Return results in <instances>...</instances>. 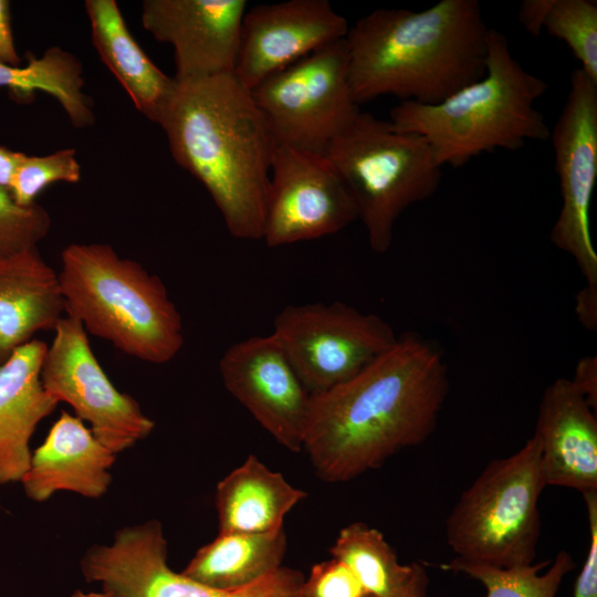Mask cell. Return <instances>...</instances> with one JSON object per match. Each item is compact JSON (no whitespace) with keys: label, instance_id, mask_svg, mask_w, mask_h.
<instances>
[{"label":"cell","instance_id":"6da1fadb","mask_svg":"<svg viewBox=\"0 0 597 597\" xmlns=\"http://www.w3.org/2000/svg\"><path fill=\"white\" fill-rule=\"evenodd\" d=\"M448 390L440 348L406 332L353 378L312 395L303 450L323 481L355 479L425 442Z\"/></svg>","mask_w":597,"mask_h":597},{"label":"cell","instance_id":"7a4b0ae2","mask_svg":"<svg viewBox=\"0 0 597 597\" xmlns=\"http://www.w3.org/2000/svg\"><path fill=\"white\" fill-rule=\"evenodd\" d=\"M157 124L175 161L195 176L230 234L260 240L275 140L233 73L177 81Z\"/></svg>","mask_w":597,"mask_h":597},{"label":"cell","instance_id":"3957f363","mask_svg":"<svg viewBox=\"0 0 597 597\" xmlns=\"http://www.w3.org/2000/svg\"><path fill=\"white\" fill-rule=\"evenodd\" d=\"M489 29L478 0L366 14L345 36L356 104L384 95L423 105L442 102L484 75Z\"/></svg>","mask_w":597,"mask_h":597},{"label":"cell","instance_id":"277c9868","mask_svg":"<svg viewBox=\"0 0 597 597\" xmlns=\"http://www.w3.org/2000/svg\"><path fill=\"white\" fill-rule=\"evenodd\" d=\"M484 75L440 103L402 101L389 121L400 130L422 136L437 164L462 167L495 149L516 150L528 140L549 138L535 102L547 83L526 71L513 56L507 38L489 29Z\"/></svg>","mask_w":597,"mask_h":597},{"label":"cell","instance_id":"5b68a950","mask_svg":"<svg viewBox=\"0 0 597 597\" xmlns=\"http://www.w3.org/2000/svg\"><path fill=\"white\" fill-rule=\"evenodd\" d=\"M66 316L118 350L151 364L184 345L181 314L163 281L105 243H73L57 272Z\"/></svg>","mask_w":597,"mask_h":597},{"label":"cell","instance_id":"8992f818","mask_svg":"<svg viewBox=\"0 0 597 597\" xmlns=\"http://www.w3.org/2000/svg\"><path fill=\"white\" fill-rule=\"evenodd\" d=\"M324 155L346 186L369 247L378 254L391 247L401 213L433 196L441 181V167L422 136L363 111Z\"/></svg>","mask_w":597,"mask_h":597},{"label":"cell","instance_id":"52a82bcc","mask_svg":"<svg viewBox=\"0 0 597 597\" xmlns=\"http://www.w3.org/2000/svg\"><path fill=\"white\" fill-rule=\"evenodd\" d=\"M545 486L541 448L532 436L515 453L490 461L461 493L447 519L450 548L457 557L502 568L532 564Z\"/></svg>","mask_w":597,"mask_h":597},{"label":"cell","instance_id":"ba28073f","mask_svg":"<svg viewBox=\"0 0 597 597\" xmlns=\"http://www.w3.org/2000/svg\"><path fill=\"white\" fill-rule=\"evenodd\" d=\"M275 143L324 154L359 113L344 39L333 41L251 90Z\"/></svg>","mask_w":597,"mask_h":597},{"label":"cell","instance_id":"9c48e42d","mask_svg":"<svg viewBox=\"0 0 597 597\" xmlns=\"http://www.w3.org/2000/svg\"><path fill=\"white\" fill-rule=\"evenodd\" d=\"M272 333L311 395L353 378L398 338L380 316L342 302L287 305Z\"/></svg>","mask_w":597,"mask_h":597},{"label":"cell","instance_id":"30bf717a","mask_svg":"<svg viewBox=\"0 0 597 597\" xmlns=\"http://www.w3.org/2000/svg\"><path fill=\"white\" fill-rule=\"evenodd\" d=\"M80 565L85 580L98 583L111 597H294L304 580L302 572L281 566L239 589L200 584L170 569L157 520L117 530L111 544L90 547Z\"/></svg>","mask_w":597,"mask_h":597},{"label":"cell","instance_id":"8fae6325","mask_svg":"<svg viewBox=\"0 0 597 597\" xmlns=\"http://www.w3.org/2000/svg\"><path fill=\"white\" fill-rule=\"evenodd\" d=\"M41 381L57 402H66L76 417L90 423L96 439L116 454L155 428L139 404L113 385L91 348L87 332L75 318L64 316L54 328L42 360Z\"/></svg>","mask_w":597,"mask_h":597},{"label":"cell","instance_id":"7c38bea8","mask_svg":"<svg viewBox=\"0 0 597 597\" xmlns=\"http://www.w3.org/2000/svg\"><path fill=\"white\" fill-rule=\"evenodd\" d=\"M549 138L555 157L562 207L551 241L569 254L597 293V253L589 209L597 180V83L579 67L570 75V87Z\"/></svg>","mask_w":597,"mask_h":597},{"label":"cell","instance_id":"4fadbf2b","mask_svg":"<svg viewBox=\"0 0 597 597\" xmlns=\"http://www.w3.org/2000/svg\"><path fill=\"white\" fill-rule=\"evenodd\" d=\"M356 220L355 203L324 154L275 143L262 233L268 247L334 234Z\"/></svg>","mask_w":597,"mask_h":597},{"label":"cell","instance_id":"5bb4252c","mask_svg":"<svg viewBox=\"0 0 597 597\" xmlns=\"http://www.w3.org/2000/svg\"><path fill=\"white\" fill-rule=\"evenodd\" d=\"M219 370L226 389L279 444L303 450L312 395L273 333L229 346Z\"/></svg>","mask_w":597,"mask_h":597},{"label":"cell","instance_id":"9a60e30c","mask_svg":"<svg viewBox=\"0 0 597 597\" xmlns=\"http://www.w3.org/2000/svg\"><path fill=\"white\" fill-rule=\"evenodd\" d=\"M327 0L259 4L245 12L233 75L248 90L348 32Z\"/></svg>","mask_w":597,"mask_h":597},{"label":"cell","instance_id":"2e32d148","mask_svg":"<svg viewBox=\"0 0 597 597\" xmlns=\"http://www.w3.org/2000/svg\"><path fill=\"white\" fill-rule=\"evenodd\" d=\"M245 0H146L142 24L174 48L177 81L232 73Z\"/></svg>","mask_w":597,"mask_h":597},{"label":"cell","instance_id":"e0dca14e","mask_svg":"<svg viewBox=\"0 0 597 597\" xmlns=\"http://www.w3.org/2000/svg\"><path fill=\"white\" fill-rule=\"evenodd\" d=\"M546 485L597 492V419L570 379L544 391L535 432Z\"/></svg>","mask_w":597,"mask_h":597},{"label":"cell","instance_id":"ac0fdd59","mask_svg":"<svg viewBox=\"0 0 597 597\" xmlns=\"http://www.w3.org/2000/svg\"><path fill=\"white\" fill-rule=\"evenodd\" d=\"M116 455L78 417L62 411L31 454L20 482L27 496L35 502H44L57 491L97 499L109 488V470Z\"/></svg>","mask_w":597,"mask_h":597},{"label":"cell","instance_id":"d6986e66","mask_svg":"<svg viewBox=\"0 0 597 597\" xmlns=\"http://www.w3.org/2000/svg\"><path fill=\"white\" fill-rule=\"evenodd\" d=\"M46 347L33 338L0 366V486L21 481L32 454L31 437L59 404L41 381Z\"/></svg>","mask_w":597,"mask_h":597},{"label":"cell","instance_id":"ffe728a7","mask_svg":"<svg viewBox=\"0 0 597 597\" xmlns=\"http://www.w3.org/2000/svg\"><path fill=\"white\" fill-rule=\"evenodd\" d=\"M64 313L57 272L36 247L0 260V366Z\"/></svg>","mask_w":597,"mask_h":597},{"label":"cell","instance_id":"44dd1931","mask_svg":"<svg viewBox=\"0 0 597 597\" xmlns=\"http://www.w3.org/2000/svg\"><path fill=\"white\" fill-rule=\"evenodd\" d=\"M92 43L101 61L124 87L137 111L157 122L174 92L167 76L143 51L129 32L114 0H86Z\"/></svg>","mask_w":597,"mask_h":597},{"label":"cell","instance_id":"7402d4cb","mask_svg":"<svg viewBox=\"0 0 597 597\" xmlns=\"http://www.w3.org/2000/svg\"><path fill=\"white\" fill-rule=\"evenodd\" d=\"M307 496L255 455L217 485L219 533H269L283 528L286 514Z\"/></svg>","mask_w":597,"mask_h":597},{"label":"cell","instance_id":"603a6c76","mask_svg":"<svg viewBox=\"0 0 597 597\" xmlns=\"http://www.w3.org/2000/svg\"><path fill=\"white\" fill-rule=\"evenodd\" d=\"M286 546L284 527L269 533H219L181 573L216 589H239L279 569Z\"/></svg>","mask_w":597,"mask_h":597},{"label":"cell","instance_id":"cb8c5ba5","mask_svg":"<svg viewBox=\"0 0 597 597\" xmlns=\"http://www.w3.org/2000/svg\"><path fill=\"white\" fill-rule=\"evenodd\" d=\"M82 64L73 54L53 46L41 57H28L25 66L0 62V87L21 98L43 91L57 100L74 127L84 128L93 125L95 116L91 100L82 91Z\"/></svg>","mask_w":597,"mask_h":597},{"label":"cell","instance_id":"d4e9b609","mask_svg":"<svg viewBox=\"0 0 597 597\" xmlns=\"http://www.w3.org/2000/svg\"><path fill=\"white\" fill-rule=\"evenodd\" d=\"M329 553L353 572L368 597H394L412 572V564L399 562L383 533L363 522L343 527Z\"/></svg>","mask_w":597,"mask_h":597},{"label":"cell","instance_id":"484cf974","mask_svg":"<svg viewBox=\"0 0 597 597\" xmlns=\"http://www.w3.org/2000/svg\"><path fill=\"white\" fill-rule=\"evenodd\" d=\"M441 567L479 580L486 597H555L564 577L574 568V561L569 553L561 551L553 562L507 568L460 557Z\"/></svg>","mask_w":597,"mask_h":597},{"label":"cell","instance_id":"4316f807","mask_svg":"<svg viewBox=\"0 0 597 597\" xmlns=\"http://www.w3.org/2000/svg\"><path fill=\"white\" fill-rule=\"evenodd\" d=\"M542 29L564 41L580 70L597 83V2L546 0Z\"/></svg>","mask_w":597,"mask_h":597},{"label":"cell","instance_id":"83f0119b","mask_svg":"<svg viewBox=\"0 0 597 597\" xmlns=\"http://www.w3.org/2000/svg\"><path fill=\"white\" fill-rule=\"evenodd\" d=\"M80 178L81 167L74 148L45 156L23 154L8 191L18 205L28 207L35 202V197L49 185L59 181L75 184Z\"/></svg>","mask_w":597,"mask_h":597},{"label":"cell","instance_id":"f1b7e54d","mask_svg":"<svg viewBox=\"0 0 597 597\" xmlns=\"http://www.w3.org/2000/svg\"><path fill=\"white\" fill-rule=\"evenodd\" d=\"M50 228L51 218L43 207L36 202L20 206L0 187V260L35 248Z\"/></svg>","mask_w":597,"mask_h":597},{"label":"cell","instance_id":"f546056e","mask_svg":"<svg viewBox=\"0 0 597 597\" xmlns=\"http://www.w3.org/2000/svg\"><path fill=\"white\" fill-rule=\"evenodd\" d=\"M294 597H368L353 572L341 561L331 558L312 566Z\"/></svg>","mask_w":597,"mask_h":597},{"label":"cell","instance_id":"4dcf8cb0","mask_svg":"<svg viewBox=\"0 0 597 597\" xmlns=\"http://www.w3.org/2000/svg\"><path fill=\"white\" fill-rule=\"evenodd\" d=\"M589 526V546L575 582L573 597H597V492L583 495Z\"/></svg>","mask_w":597,"mask_h":597},{"label":"cell","instance_id":"1f68e13d","mask_svg":"<svg viewBox=\"0 0 597 597\" xmlns=\"http://www.w3.org/2000/svg\"><path fill=\"white\" fill-rule=\"evenodd\" d=\"M574 387L584 397L587 404L596 410L597 406V359L594 356L582 358L575 368Z\"/></svg>","mask_w":597,"mask_h":597},{"label":"cell","instance_id":"d6a6232c","mask_svg":"<svg viewBox=\"0 0 597 597\" xmlns=\"http://www.w3.org/2000/svg\"><path fill=\"white\" fill-rule=\"evenodd\" d=\"M0 62L13 66L20 65L11 27L10 4L0 0Z\"/></svg>","mask_w":597,"mask_h":597},{"label":"cell","instance_id":"836d02e7","mask_svg":"<svg viewBox=\"0 0 597 597\" xmlns=\"http://www.w3.org/2000/svg\"><path fill=\"white\" fill-rule=\"evenodd\" d=\"M545 8L546 0H525L521 3L519 20L530 34L541 33Z\"/></svg>","mask_w":597,"mask_h":597},{"label":"cell","instance_id":"e575fe53","mask_svg":"<svg viewBox=\"0 0 597 597\" xmlns=\"http://www.w3.org/2000/svg\"><path fill=\"white\" fill-rule=\"evenodd\" d=\"M576 313L579 321L589 329L597 324V293L583 289L576 296Z\"/></svg>","mask_w":597,"mask_h":597},{"label":"cell","instance_id":"d590c367","mask_svg":"<svg viewBox=\"0 0 597 597\" xmlns=\"http://www.w3.org/2000/svg\"><path fill=\"white\" fill-rule=\"evenodd\" d=\"M428 575L425 567L419 563H412V572L394 597H428Z\"/></svg>","mask_w":597,"mask_h":597},{"label":"cell","instance_id":"8d00e7d4","mask_svg":"<svg viewBox=\"0 0 597 597\" xmlns=\"http://www.w3.org/2000/svg\"><path fill=\"white\" fill-rule=\"evenodd\" d=\"M24 153L0 145V187L8 190L12 176Z\"/></svg>","mask_w":597,"mask_h":597},{"label":"cell","instance_id":"74e56055","mask_svg":"<svg viewBox=\"0 0 597 597\" xmlns=\"http://www.w3.org/2000/svg\"><path fill=\"white\" fill-rule=\"evenodd\" d=\"M70 597H111L105 591H90V593H84L80 589L75 590Z\"/></svg>","mask_w":597,"mask_h":597}]
</instances>
